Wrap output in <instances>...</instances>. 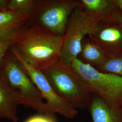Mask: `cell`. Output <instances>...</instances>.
Masks as SVG:
<instances>
[{"instance_id": "ba28073f", "label": "cell", "mask_w": 122, "mask_h": 122, "mask_svg": "<svg viewBox=\"0 0 122 122\" xmlns=\"http://www.w3.org/2000/svg\"><path fill=\"white\" fill-rule=\"evenodd\" d=\"M80 1L83 13L98 24L122 23V10L117 0Z\"/></svg>"}, {"instance_id": "8992f818", "label": "cell", "mask_w": 122, "mask_h": 122, "mask_svg": "<svg viewBox=\"0 0 122 122\" xmlns=\"http://www.w3.org/2000/svg\"><path fill=\"white\" fill-rule=\"evenodd\" d=\"M99 24L87 17L80 6L71 14L64 35L59 61L71 66L77 58L83 40L95 30Z\"/></svg>"}, {"instance_id": "6da1fadb", "label": "cell", "mask_w": 122, "mask_h": 122, "mask_svg": "<svg viewBox=\"0 0 122 122\" xmlns=\"http://www.w3.org/2000/svg\"><path fill=\"white\" fill-rule=\"evenodd\" d=\"M62 37L28 25L14 39L10 49L36 69L43 71L59 60Z\"/></svg>"}, {"instance_id": "7a4b0ae2", "label": "cell", "mask_w": 122, "mask_h": 122, "mask_svg": "<svg viewBox=\"0 0 122 122\" xmlns=\"http://www.w3.org/2000/svg\"><path fill=\"white\" fill-rule=\"evenodd\" d=\"M43 72L57 94L73 108L88 109L94 94L71 66L59 60Z\"/></svg>"}, {"instance_id": "8fae6325", "label": "cell", "mask_w": 122, "mask_h": 122, "mask_svg": "<svg viewBox=\"0 0 122 122\" xmlns=\"http://www.w3.org/2000/svg\"><path fill=\"white\" fill-rule=\"evenodd\" d=\"M22 99L9 86L0 68V118L17 122V108L23 105Z\"/></svg>"}, {"instance_id": "5b68a950", "label": "cell", "mask_w": 122, "mask_h": 122, "mask_svg": "<svg viewBox=\"0 0 122 122\" xmlns=\"http://www.w3.org/2000/svg\"><path fill=\"white\" fill-rule=\"evenodd\" d=\"M80 5V0H36L29 25L39 26L62 37L71 14Z\"/></svg>"}, {"instance_id": "52a82bcc", "label": "cell", "mask_w": 122, "mask_h": 122, "mask_svg": "<svg viewBox=\"0 0 122 122\" xmlns=\"http://www.w3.org/2000/svg\"><path fill=\"white\" fill-rule=\"evenodd\" d=\"M10 51L19 61L40 92L49 109L53 113H58L67 119H73L77 115V110L57 94L42 71L36 69L28 64L13 50L10 49Z\"/></svg>"}, {"instance_id": "3957f363", "label": "cell", "mask_w": 122, "mask_h": 122, "mask_svg": "<svg viewBox=\"0 0 122 122\" xmlns=\"http://www.w3.org/2000/svg\"><path fill=\"white\" fill-rule=\"evenodd\" d=\"M2 69L9 86L20 96L23 105L35 109L39 114L54 116L30 77L10 50L5 58Z\"/></svg>"}, {"instance_id": "9c48e42d", "label": "cell", "mask_w": 122, "mask_h": 122, "mask_svg": "<svg viewBox=\"0 0 122 122\" xmlns=\"http://www.w3.org/2000/svg\"><path fill=\"white\" fill-rule=\"evenodd\" d=\"M107 56L122 54V24H99L88 36Z\"/></svg>"}, {"instance_id": "4fadbf2b", "label": "cell", "mask_w": 122, "mask_h": 122, "mask_svg": "<svg viewBox=\"0 0 122 122\" xmlns=\"http://www.w3.org/2000/svg\"><path fill=\"white\" fill-rule=\"evenodd\" d=\"M106 57L105 52L87 36L82 41L77 59L83 63L96 68L103 62Z\"/></svg>"}, {"instance_id": "5bb4252c", "label": "cell", "mask_w": 122, "mask_h": 122, "mask_svg": "<svg viewBox=\"0 0 122 122\" xmlns=\"http://www.w3.org/2000/svg\"><path fill=\"white\" fill-rule=\"evenodd\" d=\"M96 69L102 73L122 76V54L106 56L103 62Z\"/></svg>"}, {"instance_id": "d6986e66", "label": "cell", "mask_w": 122, "mask_h": 122, "mask_svg": "<svg viewBox=\"0 0 122 122\" xmlns=\"http://www.w3.org/2000/svg\"><path fill=\"white\" fill-rule=\"evenodd\" d=\"M118 0V4H119V6H120V8H121V9L122 14V0Z\"/></svg>"}, {"instance_id": "e0dca14e", "label": "cell", "mask_w": 122, "mask_h": 122, "mask_svg": "<svg viewBox=\"0 0 122 122\" xmlns=\"http://www.w3.org/2000/svg\"><path fill=\"white\" fill-rule=\"evenodd\" d=\"M25 122H56L54 116L39 114L28 118Z\"/></svg>"}, {"instance_id": "30bf717a", "label": "cell", "mask_w": 122, "mask_h": 122, "mask_svg": "<svg viewBox=\"0 0 122 122\" xmlns=\"http://www.w3.org/2000/svg\"><path fill=\"white\" fill-rule=\"evenodd\" d=\"M29 20L22 14L0 8V42L15 38L29 25Z\"/></svg>"}, {"instance_id": "2e32d148", "label": "cell", "mask_w": 122, "mask_h": 122, "mask_svg": "<svg viewBox=\"0 0 122 122\" xmlns=\"http://www.w3.org/2000/svg\"><path fill=\"white\" fill-rule=\"evenodd\" d=\"M14 39H7L0 42V68L2 66L5 58L9 52Z\"/></svg>"}, {"instance_id": "ac0fdd59", "label": "cell", "mask_w": 122, "mask_h": 122, "mask_svg": "<svg viewBox=\"0 0 122 122\" xmlns=\"http://www.w3.org/2000/svg\"><path fill=\"white\" fill-rule=\"evenodd\" d=\"M7 0H0V8H4L6 6Z\"/></svg>"}, {"instance_id": "9a60e30c", "label": "cell", "mask_w": 122, "mask_h": 122, "mask_svg": "<svg viewBox=\"0 0 122 122\" xmlns=\"http://www.w3.org/2000/svg\"><path fill=\"white\" fill-rule=\"evenodd\" d=\"M36 4V0H7L5 8L22 14L30 20L34 13Z\"/></svg>"}, {"instance_id": "277c9868", "label": "cell", "mask_w": 122, "mask_h": 122, "mask_svg": "<svg viewBox=\"0 0 122 122\" xmlns=\"http://www.w3.org/2000/svg\"><path fill=\"white\" fill-rule=\"evenodd\" d=\"M71 67L94 95L112 108L122 107V76L101 72L78 59Z\"/></svg>"}, {"instance_id": "7c38bea8", "label": "cell", "mask_w": 122, "mask_h": 122, "mask_svg": "<svg viewBox=\"0 0 122 122\" xmlns=\"http://www.w3.org/2000/svg\"><path fill=\"white\" fill-rule=\"evenodd\" d=\"M87 109L92 122H122V107L112 108L95 95Z\"/></svg>"}]
</instances>
